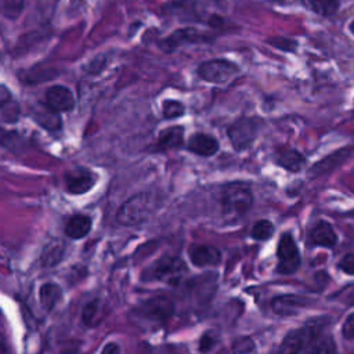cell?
Wrapping results in <instances>:
<instances>
[{"label": "cell", "mask_w": 354, "mask_h": 354, "mask_svg": "<svg viewBox=\"0 0 354 354\" xmlns=\"http://www.w3.org/2000/svg\"><path fill=\"white\" fill-rule=\"evenodd\" d=\"M326 318L308 319L306 325L292 329L282 339V353H335L336 346L332 336L325 330Z\"/></svg>", "instance_id": "6da1fadb"}, {"label": "cell", "mask_w": 354, "mask_h": 354, "mask_svg": "<svg viewBox=\"0 0 354 354\" xmlns=\"http://www.w3.org/2000/svg\"><path fill=\"white\" fill-rule=\"evenodd\" d=\"M253 205V194L245 183H230L221 194V210L228 218L243 217Z\"/></svg>", "instance_id": "7a4b0ae2"}, {"label": "cell", "mask_w": 354, "mask_h": 354, "mask_svg": "<svg viewBox=\"0 0 354 354\" xmlns=\"http://www.w3.org/2000/svg\"><path fill=\"white\" fill-rule=\"evenodd\" d=\"M155 210V196L149 192H140L129 198L118 210L116 221L124 227L138 225L149 218Z\"/></svg>", "instance_id": "3957f363"}, {"label": "cell", "mask_w": 354, "mask_h": 354, "mask_svg": "<svg viewBox=\"0 0 354 354\" xmlns=\"http://www.w3.org/2000/svg\"><path fill=\"white\" fill-rule=\"evenodd\" d=\"M187 266L183 259L173 254H166L158 259L148 270V279L160 281L170 285H177L184 274H187Z\"/></svg>", "instance_id": "277c9868"}, {"label": "cell", "mask_w": 354, "mask_h": 354, "mask_svg": "<svg viewBox=\"0 0 354 354\" xmlns=\"http://www.w3.org/2000/svg\"><path fill=\"white\" fill-rule=\"evenodd\" d=\"M261 122L263 120L257 118L248 116H242L232 122L227 129V136L234 149L242 151L250 147L260 131Z\"/></svg>", "instance_id": "5b68a950"}, {"label": "cell", "mask_w": 354, "mask_h": 354, "mask_svg": "<svg viewBox=\"0 0 354 354\" xmlns=\"http://www.w3.org/2000/svg\"><path fill=\"white\" fill-rule=\"evenodd\" d=\"M238 72V65L224 58L209 59L198 66V76L202 80L214 84H225L227 82L234 79Z\"/></svg>", "instance_id": "8992f818"}, {"label": "cell", "mask_w": 354, "mask_h": 354, "mask_svg": "<svg viewBox=\"0 0 354 354\" xmlns=\"http://www.w3.org/2000/svg\"><path fill=\"white\" fill-rule=\"evenodd\" d=\"M277 257H278V266L277 271L283 275L293 274L299 266H300V252L297 248V243L292 234L285 232L277 246Z\"/></svg>", "instance_id": "52a82bcc"}, {"label": "cell", "mask_w": 354, "mask_h": 354, "mask_svg": "<svg viewBox=\"0 0 354 354\" xmlns=\"http://www.w3.org/2000/svg\"><path fill=\"white\" fill-rule=\"evenodd\" d=\"M311 301L308 297L300 295H278L271 300V310L279 317H292L299 314L304 307L310 306Z\"/></svg>", "instance_id": "ba28073f"}, {"label": "cell", "mask_w": 354, "mask_h": 354, "mask_svg": "<svg viewBox=\"0 0 354 354\" xmlns=\"http://www.w3.org/2000/svg\"><path fill=\"white\" fill-rule=\"evenodd\" d=\"M174 313V303L167 296H155L142 303L140 314L152 321H166Z\"/></svg>", "instance_id": "9c48e42d"}, {"label": "cell", "mask_w": 354, "mask_h": 354, "mask_svg": "<svg viewBox=\"0 0 354 354\" xmlns=\"http://www.w3.org/2000/svg\"><path fill=\"white\" fill-rule=\"evenodd\" d=\"M212 36L207 33H203L195 28H181L174 30L170 36H167L162 46L167 50V51H173L176 48H178L180 46L184 44H195V43H202V41H207L210 40Z\"/></svg>", "instance_id": "30bf717a"}, {"label": "cell", "mask_w": 354, "mask_h": 354, "mask_svg": "<svg viewBox=\"0 0 354 354\" xmlns=\"http://www.w3.org/2000/svg\"><path fill=\"white\" fill-rule=\"evenodd\" d=\"M46 105L53 112H69L75 106L73 93L61 84L51 86L44 95Z\"/></svg>", "instance_id": "8fae6325"}, {"label": "cell", "mask_w": 354, "mask_h": 354, "mask_svg": "<svg viewBox=\"0 0 354 354\" xmlns=\"http://www.w3.org/2000/svg\"><path fill=\"white\" fill-rule=\"evenodd\" d=\"M97 176L84 167H77L65 174V187L69 194H84L94 187Z\"/></svg>", "instance_id": "7c38bea8"}, {"label": "cell", "mask_w": 354, "mask_h": 354, "mask_svg": "<svg viewBox=\"0 0 354 354\" xmlns=\"http://www.w3.org/2000/svg\"><path fill=\"white\" fill-rule=\"evenodd\" d=\"M189 261L196 267L217 266L221 261V252L218 248L212 245L192 243L188 248Z\"/></svg>", "instance_id": "4fadbf2b"}, {"label": "cell", "mask_w": 354, "mask_h": 354, "mask_svg": "<svg viewBox=\"0 0 354 354\" xmlns=\"http://www.w3.org/2000/svg\"><path fill=\"white\" fill-rule=\"evenodd\" d=\"M274 162L288 171L297 173L306 165V158L295 148L281 147L274 152Z\"/></svg>", "instance_id": "5bb4252c"}, {"label": "cell", "mask_w": 354, "mask_h": 354, "mask_svg": "<svg viewBox=\"0 0 354 354\" xmlns=\"http://www.w3.org/2000/svg\"><path fill=\"white\" fill-rule=\"evenodd\" d=\"M308 241L314 246H322V248H333L337 242V235L328 221H318L308 234Z\"/></svg>", "instance_id": "9a60e30c"}, {"label": "cell", "mask_w": 354, "mask_h": 354, "mask_svg": "<svg viewBox=\"0 0 354 354\" xmlns=\"http://www.w3.org/2000/svg\"><path fill=\"white\" fill-rule=\"evenodd\" d=\"M187 149L199 156H213L218 151V141L206 133H196L191 136Z\"/></svg>", "instance_id": "2e32d148"}, {"label": "cell", "mask_w": 354, "mask_h": 354, "mask_svg": "<svg viewBox=\"0 0 354 354\" xmlns=\"http://www.w3.org/2000/svg\"><path fill=\"white\" fill-rule=\"evenodd\" d=\"M350 152H351V148H342V149L325 156L318 163L313 165V167H310L308 177L310 178H317V177L324 176L325 173H329L336 166H339L350 155Z\"/></svg>", "instance_id": "e0dca14e"}, {"label": "cell", "mask_w": 354, "mask_h": 354, "mask_svg": "<svg viewBox=\"0 0 354 354\" xmlns=\"http://www.w3.org/2000/svg\"><path fill=\"white\" fill-rule=\"evenodd\" d=\"M184 127L183 126H170L159 133L156 145L160 149H174L180 148L184 144Z\"/></svg>", "instance_id": "ac0fdd59"}, {"label": "cell", "mask_w": 354, "mask_h": 354, "mask_svg": "<svg viewBox=\"0 0 354 354\" xmlns=\"http://www.w3.org/2000/svg\"><path fill=\"white\" fill-rule=\"evenodd\" d=\"M91 218L86 214H73L69 217L65 225V234L72 239H80L86 236L91 230Z\"/></svg>", "instance_id": "d6986e66"}, {"label": "cell", "mask_w": 354, "mask_h": 354, "mask_svg": "<svg viewBox=\"0 0 354 354\" xmlns=\"http://www.w3.org/2000/svg\"><path fill=\"white\" fill-rule=\"evenodd\" d=\"M39 297H40L41 306L47 311H51L61 301L62 292H61V288L58 285H55V283H44L40 288Z\"/></svg>", "instance_id": "ffe728a7"}, {"label": "cell", "mask_w": 354, "mask_h": 354, "mask_svg": "<svg viewBox=\"0 0 354 354\" xmlns=\"http://www.w3.org/2000/svg\"><path fill=\"white\" fill-rule=\"evenodd\" d=\"M101 313H102V307H101L100 300H93V301L87 303L84 306L83 314H82L84 325H87V326L97 325L101 319Z\"/></svg>", "instance_id": "44dd1931"}, {"label": "cell", "mask_w": 354, "mask_h": 354, "mask_svg": "<svg viewBox=\"0 0 354 354\" xmlns=\"http://www.w3.org/2000/svg\"><path fill=\"white\" fill-rule=\"evenodd\" d=\"M272 234H274V225L270 220H266V218L256 221L250 231L252 238L256 241H267L272 236Z\"/></svg>", "instance_id": "7402d4cb"}, {"label": "cell", "mask_w": 354, "mask_h": 354, "mask_svg": "<svg viewBox=\"0 0 354 354\" xmlns=\"http://www.w3.org/2000/svg\"><path fill=\"white\" fill-rule=\"evenodd\" d=\"M314 12L322 17H330L339 10V0H308Z\"/></svg>", "instance_id": "603a6c76"}, {"label": "cell", "mask_w": 354, "mask_h": 354, "mask_svg": "<svg viewBox=\"0 0 354 354\" xmlns=\"http://www.w3.org/2000/svg\"><path fill=\"white\" fill-rule=\"evenodd\" d=\"M162 112L166 119H177L184 115L185 106L177 100H165L162 104Z\"/></svg>", "instance_id": "cb8c5ba5"}, {"label": "cell", "mask_w": 354, "mask_h": 354, "mask_svg": "<svg viewBox=\"0 0 354 354\" xmlns=\"http://www.w3.org/2000/svg\"><path fill=\"white\" fill-rule=\"evenodd\" d=\"M231 350L234 353H254L256 351V346L254 342L248 337V336H242L234 340Z\"/></svg>", "instance_id": "d4e9b609"}, {"label": "cell", "mask_w": 354, "mask_h": 354, "mask_svg": "<svg viewBox=\"0 0 354 354\" xmlns=\"http://www.w3.org/2000/svg\"><path fill=\"white\" fill-rule=\"evenodd\" d=\"M268 43L271 46H274L275 48H279V50H283V51H295L297 43L292 39H288V37H271L268 40Z\"/></svg>", "instance_id": "484cf974"}, {"label": "cell", "mask_w": 354, "mask_h": 354, "mask_svg": "<svg viewBox=\"0 0 354 354\" xmlns=\"http://www.w3.org/2000/svg\"><path fill=\"white\" fill-rule=\"evenodd\" d=\"M339 270H342L344 274L354 275V253H347L344 254L339 263H337Z\"/></svg>", "instance_id": "4316f807"}, {"label": "cell", "mask_w": 354, "mask_h": 354, "mask_svg": "<svg viewBox=\"0 0 354 354\" xmlns=\"http://www.w3.org/2000/svg\"><path fill=\"white\" fill-rule=\"evenodd\" d=\"M342 335L344 339L354 340V313L348 314L342 326Z\"/></svg>", "instance_id": "83f0119b"}, {"label": "cell", "mask_w": 354, "mask_h": 354, "mask_svg": "<svg viewBox=\"0 0 354 354\" xmlns=\"http://www.w3.org/2000/svg\"><path fill=\"white\" fill-rule=\"evenodd\" d=\"M216 344V339L207 332V333H203L201 340H199V351L202 353H206V351H210Z\"/></svg>", "instance_id": "f1b7e54d"}, {"label": "cell", "mask_w": 354, "mask_h": 354, "mask_svg": "<svg viewBox=\"0 0 354 354\" xmlns=\"http://www.w3.org/2000/svg\"><path fill=\"white\" fill-rule=\"evenodd\" d=\"M120 348L116 346V344H113V343H111V344H108V346H105L104 348H102V353H108V351H119Z\"/></svg>", "instance_id": "f546056e"}, {"label": "cell", "mask_w": 354, "mask_h": 354, "mask_svg": "<svg viewBox=\"0 0 354 354\" xmlns=\"http://www.w3.org/2000/svg\"><path fill=\"white\" fill-rule=\"evenodd\" d=\"M348 30H350V33L354 36V19L348 24Z\"/></svg>", "instance_id": "4dcf8cb0"}]
</instances>
